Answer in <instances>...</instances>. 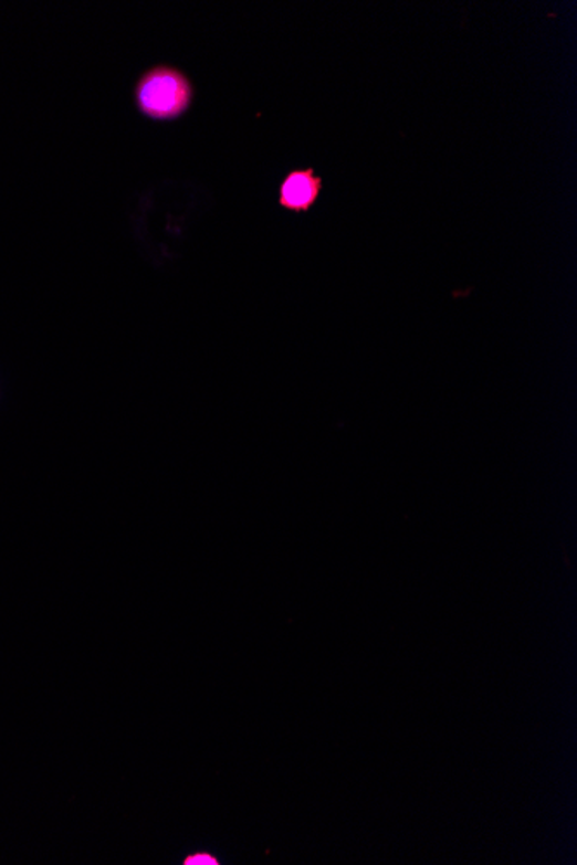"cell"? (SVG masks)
<instances>
[{
  "mask_svg": "<svg viewBox=\"0 0 577 865\" xmlns=\"http://www.w3.org/2000/svg\"><path fill=\"white\" fill-rule=\"evenodd\" d=\"M324 190V178L315 168H294L279 186V205L291 213H308L315 208Z\"/></svg>",
  "mask_w": 577,
  "mask_h": 865,
  "instance_id": "2",
  "label": "cell"
},
{
  "mask_svg": "<svg viewBox=\"0 0 577 865\" xmlns=\"http://www.w3.org/2000/svg\"><path fill=\"white\" fill-rule=\"evenodd\" d=\"M186 864L187 865H190V864H195V865H206V864L217 865L218 862L214 861L213 857H210V855L202 854V855H192V857L187 858Z\"/></svg>",
  "mask_w": 577,
  "mask_h": 865,
  "instance_id": "3",
  "label": "cell"
},
{
  "mask_svg": "<svg viewBox=\"0 0 577 865\" xmlns=\"http://www.w3.org/2000/svg\"><path fill=\"white\" fill-rule=\"evenodd\" d=\"M196 99L192 80L180 67L155 64L140 73L134 85V103L144 118L175 122L182 118Z\"/></svg>",
  "mask_w": 577,
  "mask_h": 865,
  "instance_id": "1",
  "label": "cell"
}]
</instances>
